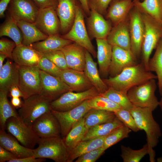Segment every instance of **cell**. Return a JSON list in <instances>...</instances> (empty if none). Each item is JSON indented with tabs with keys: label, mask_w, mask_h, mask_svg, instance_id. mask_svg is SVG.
I'll return each instance as SVG.
<instances>
[{
	"label": "cell",
	"mask_w": 162,
	"mask_h": 162,
	"mask_svg": "<svg viewBox=\"0 0 162 162\" xmlns=\"http://www.w3.org/2000/svg\"><path fill=\"white\" fill-rule=\"evenodd\" d=\"M84 20L82 9L77 4L75 19L71 28L67 33L61 36L82 46L95 58L97 53L88 35Z\"/></svg>",
	"instance_id": "obj_7"
},
{
	"label": "cell",
	"mask_w": 162,
	"mask_h": 162,
	"mask_svg": "<svg viewBox=\"0 0 162 162\" xmlns=\"http://www.w3.org/2000/svg\"><path fill=\"white\" fill-rule=\"evenodd\" d=\"M17 158L10 152L0 146V162H10Z\"/></svg>",
	"instance_id": "obj_50"
},
{
	"label": "cell",
	"mask_w": 162,
	"mask_h": 162,
	"mask_svg": "<svg viewBox=\"0 0 162 162\" xmlns=\"http://www.w3.org/2000/svg\"><path fill=\"white\" fill-rule=\"evenodd\" d=\"M39 9L32 0H12L7 10L8 15L16 22L34 23Z\"/></svg>",
	"instance_id": "obj_12"
},
{
	"label": "cell",
	"mask_w": 162,
	"mask_h": 162,
	"mask_svg": "<svg viewBox=\"0 0 162 162\" xmlns=\"http://www.w3.org/2000/svg\"><path fill=\"white\" fill-rule=\"evenodd\" d=\"M161 97L160 99V101H159V105L161 111H162V94L161 95Z\"/></svg>",
	"instance_id": "obj_57"
},
{
	"label": "cell",
	"mask_w": 162,
	"mask_h": 162,
	"mask_svg": "<svg viewBox=\"0 0 162 162\" xmlns=\"http://www.w3.org/2000/svg\"><path fill=\"white\" fill-rule=\"evenodd\" d=\"M8 92L0 90V129H5L7 120L10 118L19 116L15 108L8 98Z\"/></svg>",
	"instance_id": "obj_37"
},
{
	"label": "cell",
	"mask_w": 162,
	"mask_h": 162,
	"mask_svg": "<svg viewBox=\"0 0 162 162\" xmlns=\"http://www.w3.org/2000/svg\"><path fill=\"white\" fill-rule=\"evenodd\" d=\"M140 130L146 135L147 143L149 149L150 160L154 162L155 152L153 148L158 144L162 133L160 126L154 119L152 109L148 108L133 106L130 110Z\"/></svg>",
	"instance_id": "obj_2"
},
{
	"label": "cell",
	"mask_w": 162,
	"mask_h": 162,
	"mask_svg": "<svg viewBox=\"0 0 162 162\" xmlns=\"http://www.w3.org/2000/svg\"><path fill=\"white\" fill-rule=\"evenodd\" d=\"M106 136L81 141L69 151L67 162H72L81 155L102 147Z\"/></svg>",
	"instance_id": "obj_30"
},
{
	"label": "cell",
	"mask_w": 162,
	"mask_h": 162,
	"mask_svg": "<svg viewBox=\"0 0 162 162\" xmlns=\"http://www.w3.org/2000/svg\"><path fill=\"white\" fill-rule=\"evenodd\" d=\"M156 50L152 58L149 59L148 69L156 74L158 80V85L160 95L162 94V38L155 48Z\"/></svg>",
	"instance_id": "obj_38"
},
{
	"label": "cell",
	"mask_w": 162,
	"mask_h": 162,
	"mask_svg": "<svg viewBox=\"0 0 162 162\" xmlns=\"http://www.w3.org/2000/svg\"><path fill=\"white\" fill-rule=\"evenodd\" d=\"M40 70L38 66H19V87L24 95V99L40 93L42 85Z\"/></svg>",
	"instance_id": "obj_9"
},
{
	"label": "cell",
	"mask_w": 162,
	"mask_h": 162,
	"mask_svg": "<svg viewBox=\"0 0 162 162\" xmlns=\"http://www.w3.org/2000/svg\"><path fill=\"white\" fill-rule=\"evenodd\" d=\"M124 125L116 116L112 121L94 126L88 129L82 140L107 136L117 128Z\"/></svg>",
	"instance_id": "obj_33"
},
{
	"label": "cell",
	"mask_w": 162,
	"mask_h": 162,
	"mask_svg": "<svg viewBox=\"0 0 162 162\" xmlns=\"http://www.w3.org/2000/svg\"><path fill=\"white\" fill-rule=\"evenodd\" d=\"M51 102L40 94L32 95L24 99L18 110V116L26 124L32 126L39 117L51 111Z\"/></svg>",
	"instance_id": "obj_6"
},
{
	"label": "cell",
	"mask_w": 162,
	"mask_h": 162,
	"mask_svg": "<svg viewBox=\"0 0 162 162\" xmlns=\"http://www.w3.org/2000/svg\"><path fill=\"white\" fill-rule=\"evenodd\" d=\"M43 56L31 46L22 44L17 46L14 49L12 60L19 66H38Z\"/></svg>",
	"instance_id": "obj_20"
},
{
	"label": "cell",
	"mask_w": 162,
	"mask_h": 162,
	"mask_svg": "<svg viewBox=\"0 0 162 162\" xmlns=\"http://www.w3.org/2000/svg\"><path fill=\"white\" fill-rule=\"evenodd\" d=\"M114 112L116 116L124 124L131 130L134 132H137L140 130L130 111L121 108Z\"/></svg>",
	"instance_id": "obj_43"
},
{
	"label": "cell",
	"mask_w": 162,
	"mask_h": 162,
	"mask_svg": "<svg viewBox=\"0 0 162 162\" xmlns=\"http://www.w3.org/2000/svg\"><path fill=\"white\" fill-rule=\"evenodd\" d=\"M157 161L158 162H162V157L158 158L157 159Z\"/></svg>",
	"instance_id": "obj_58"
},
{
	"label": "cell",
	"mask_w": 162,
	"mask_h": 162,
	"mask_svg": "<svg viewBox=\"0 0 162 162\" xmlns=\"http://www.w3.org/2000/svg\"><path fill=\"white\" fill-rule=\"evenodd\" d=\"M77 3L76 0H58L56 11L61 25V32L64 35L71 28L74 21Z\"/></svg>",
	"instance_id": "obj_19"
},
{
	"label": "cell",
	"mask_w": 162,
	"mask_h": 162,
	"mask_svg": "<svg viewBox=\"0 0 162 162\" xmlns=\"http://www.w3.org/2000/svg\"><path fill=\"white\" fill-rule=\"evenodd\" d=\"M99 94L108 98L119 105L121 108L129 111L133 106L127 94L112 88H109L104 92Z\"/></svg>",
	"instance_id": "obj_40"
},
{
	"label": "cell",
	"mask_w": 162,
	"mask_h": 162,
	"mask_svg": "<svg viewBox=\"0 0 162 162\" xmlns=\"http://www.w3.org/2000/svg\"><path fill=\"white\" fill-rule=\"evenodd\" d=\"M38 147L33 149L36 158H48L56 162H67L68 150L60 136L40 138Z\"/></svg>",
	"instance_id": "obj_3"
},
{
	"label": "cell",
	"mask_w": 162,
	"mask_h": 162,
	"mask_svg": "<svg viewBox=\"0 0 162 162\" xmlns=\"http://www.w3.org/2000/svg\"><path fill=\"white\" fill-rule=\"evenodd\" d=\"M133 5L132 0L115 1L108 10L107 17L115 26L126 19Z\"/></svg>",
	"instance_id": "obj_29"
},
{
	"label": "cell",
	"mask_w": 162,
	"mask_h": 162,
	"mask_svg": "<svg viewBox=\"0 0 162 162\" xmlns=\"http://www.w3.org/2000/svg\"><path fill=\"white\" fill-rule=\"evenodd\" d=\"M32 126L40 138L60 136L61 128L59 123L51 111L39 117Z\"/></svg>",
	"instance_id": "obj_17"
},
{
	"label": "cell",
	"mask_w": 162,
	"mask_h": 162,
	"mask_svg": "<svg viewBox=\"0 0 162 162\" xmlns=\"http://www.w3.org/2000/svg\"><path fill=\"white\" fill-rule=\"evenodd\" d=\"M79 1L83 10L87 14L89 15L90 10L88 6V0H79Z\"/></svg>",
	"instance_id": "obj_55"
},
{
	"label": "cell",
	"mask_w": 162,
	"mask_h": 162,
	"mask_svg": "<svg viewBox=\"0 0 162 162\" xmlns=\"http://www.w3.org/2000/svg\"><path fill=\"white\" fill-rule=\"evenodd\" d=\"M73 42L58 34L48 36L45 40L34 43L30 46L44 54L61 50L64 46Z\"/></svg>",
	"instance_id": "obj_28"
},
{
	"label": "cell",
	"mask_w": 162,
	"mask_h": 162,
	"mask_svg": "<svg viewBox=\"0 0 162 162\" xmlns=\"http://www.w3.org/2000/svg\"><path fill=\"white\" fill-rule=\"evenodd\" d=\"M12 0H0V17L4 18L5 16L4 12L10 2Z\"/></svg>",
	"instance_id": "obj_53"
},
{
	"label": "cell",
	"mask_w": 162,
	"mask_h": 162,
	"mask_svg": "<svg viewBox=\"0 0 162 162\" xmlns=\"http://www.w3.org/2000/svg\"><path fill=\"white\" fill-rule=\"evenodd\" d=\"M97 45V56L100 76L106 78L109 75L112 46L106 39H96Z\"/></svg>",
	"instance_id": "obj_26"
},
{
	"label": "cell",
	"mask_w": 162,
	"mask_h": 162,
	"mask_svg": "<svg viewBox=\"0 0 162 162\" xmlns=\"http://www.w3.org/2000/svg\"><path fill=\"white\" fill-rule=\"evenodd\" d=\"M38 66L40 70L51 75L59 77L62 70L44 55L40 59Z\"/></svg>",
	"instance_id": "obj_45"
},
{
	"label": "cell",
	"mask_w": 162,
	"mask_h": 162,
	"mask_svg": "<svg viewBox=\"0 0 162 162\" xmlns=\"http://www.w3.org/2000/svg\"><path fill=\"white\" fill-rule=\"evenodd\" d=\"M10 134L6 133L5 129H0V146L10 152L17 158L34 156L33 149L20 144L18 140Z\"/></svg>",
	"instance_id": "obj_25"
},
{
	"label": "cell",
	"mask_w": 162,
	"mask_h": 162,
	"mask_svg": "<svg viewBox=\"0 0 162 162\" xmlns=\"http://www.w3.org/2000/svg\"><path fill=\"white\" fill-rule=\"evenodd\" d=\"M155 80H150L128 91L127 96L133 106L149 108L153 111L159 106V101L155 95L157 87Z\"/></svg>",
	"instance_id": "obj_5"
},
{
	"label": "cell",
	"mask_w": 162,
	"mask_h": 162,
	"mask_svg": "<svg viewBox=\"0 0 162 162\" xmlns=\"http://www.w3.org/2000/svg\"><path fill=\"white\" fill-rule=\"evenodd\" d=\"M140 12L145 27L141 52V62L149 70L148 65L150 55L162 38V26L148 14Z\"/></svg>",
	"instance_id": "obj_4"
},
{
	"label": "cell",
	"mask_w": 162,
	"mask_h": 162,
	"mask_svg": "<svg viewBox=\"0 0 162 162\" xmlns=\"http://www.w3.org/2000/svg\"><path fill=\"white\" fill-rule=\"evenodd\" d=\"M129 20L131 51L137 58L141 52L145 27L141 13L135 6L134 8L130 12Z\"/></svg>",
	"instance_id": "obj_13"
},
{
	"label": "cell",
	"mask_w": 162,
	"mask_h": 162,
	"mask_svg": "<svg viewBox=\"0 0 162 162\" xmlns=\"http://www.w3.org/2000/svg\"><path fill=\"white\" fill-rule=\"evenodd\" d=\"M23 146L33 149L39 140L32 126L24 122L19 116L11 117L7 121L5 128Z\"/></svg>",
	"instance_id": "obj_8"
},
{
	"label": "cell",
	"mask_w": 162,
	"mask_h": 162,
	"mask_svg": "<svg viewBox=\"0 0 162 162\" xmlns=\"http://www.w3.org/2000/svg\"><path fill=\"white\" fill-rule=\"evenodd\" d=\"M121 156L124 162H139L149 153V148L147 143L138 150H134L123 145L121 146Z\"/></svg>",
	"instance_id": "obj_39"
},
{
	"label": "cell",
	"mask_w": 162,
	"mask_h": 162,
	"mask_svg": "<svg viewBox=\"0 0 162 162\" xmlns=\"http://www.w3.org/2000/svg\"><path fill=\"white\" fill-rule=\"evenodd\" d=\"M99 94L94 86L81 92L69 91L51 102L52 110L60 112L67 111L79 105L85 100Z\"/></svg>",
	"instance_id": "obj_10"
},
{
	"label": "cell",
	"mask_w": 162,
	"mask_h": 162,
	"mask_svg": "<svg viewBox=\"0 0 162 162\" xmlns=\"http://www.w3.org/2000/svg\"><path fill=\"white\" fill-rule=\"evenodd\" d=\"M46 160V159L36 158L34 156H32L16 159L11 160L10 162H43Z\"/></svg>",
	"instance_id": "obj_51"
},
{
	"label": "cell",
	"mask_w": 162,
	"mask_h": 162,
	"mask_svg": "<svg viewBox=\"0 0 162 162\" xmlns=\"http://www.w3.org/2000/svg\"><path fill=\"white\" fill-rule=\"evenodd\" d=\"M61 70L68 68L64 55L61 50L43 54Z\"/></svg>",
	"instance_id": "obj_44"
},
{
	"label": "cell",
	"mask_w": 162,
	"mask_h": 162,
	"mask_svg": "<svg viewBox=\"0 0 162 162\" xmlns=\"http://www.w3.org/2000/svg\"><path fill=\"white\" fill-rule=\"evenodd\" d=\"M69 68L84 71L86 64V50L75 43H72L61 50Z\"/></svg>",
	"instance_id": "obj_21"
},
{
	"label": "cell",
	"mask_w": 162,
	"mask_h": 162,
	"mask_svg": "<svg viewBox=\"0 0 162 162\" xmlns=\"http://www.w3.org/2000/svg\"><path fill=\"white\" fill-rule=\"evenodd\" d=\"M125 20L112 28L106 40L112 46H117L131 51L129 23Z\"/></svg>",
	"instance_id": "obj_22"
},
{
	"label": "cell",
	"mask_w": 162,
	"mask_h": 162,
	"mask_svg": "<svg viewBox=\"0 0 162 162\" xmlns=\"http://www.w3.org/2000/svg\"><path fill=\"white\" fill-rule=\"evenodd\" d=\"M113 0H88L90 10H94L102 15L105 13L110 3Z\"/></svg>",
	"instance_id": "obj_48"
},
{
	"label": "cell",
	"mask_w": 162,
	"mask_h": 162,
	"mask_svg": "<svg viewBox=\"0 0 162 162\" xmlns=\"http://www.w3.org/2000/svg\"><path fill=\"white\" fill-rule=\"evenodd\" d=\"M16 46L13 41L2 38L0 40V53L5 55L7 58L12 60L13 52Z\"/></svg>",
	"instance_id": "obj_47"
},
{
	"label": "cell",
	"mask_w": 162,
	"mask_h": 162,
	"mask_svg": "<svg viewBox=\"0 0 162 162\" xmlns=\"http://www.w3.org/2000/svg\"><path fill=\"white\" fill-rule=\"evenodd\" d=\"M91 109L89 106L87 100L67 111L60 112L52 110L51 112L59 123L61 134L62 136L64 138L72 127Z\"/></svg>",
	"instance_id": "obj_11"
},
{
	"label": "cell",
	"mask_w": 162,
	"mask_h": 162,
	"mask_svg": "<svg viewBox=\"0 0 162 162\" xmlns=\"http://www.w3.org/2000/svg\"><path fill=\"white\" fill-rule=\"evenodd\" d=\"M34 23L48 36L59 34L61 31L60 21L56 9L53 8L40 9Z\"/></svg>",
	"instance_id": "obj_15"
},
{
	"label": "cell",
	"mask_w": 162,
	"mask_h": 162,
	"mask_svg": "<svg viewBox=\"0 0 162 162\" xmlns=\"http://www.w3.org/2000/svg\"><path fill=\"white\" fill-rule=\"evenodd\" d=\"M105 150L102 147L84 154L78 158L75 162H95Z\"/></svg>",
	"instance_id": "obj_46"
},
{
	"label": "cell",
	"mask_w": 162,
	"mask_h": 162,
	"mask_svg": "<svg viewBox=\"0 0 162 162\" xmlns=\"http://www.w3.org/2000/svg\"><path fill=\"white\" fill-rule=\"evenodd\" d=\"M134 3L140 12L148 14L162 26V0H136Z\"/></svg>",
	"instance_id": "obj_34"
},
{
	"label": "cell",
	"mask_w": 162,
	"mask_h": 162,
	"mask_svg": "<svg viewBox=\"0 0 162 162\" xmlns=\"http://www.w3.org/2000/svg\"><path fill=\"white\" fill-rule=\"evenodd\" d=\"M138 63L137 58L131 51L113 46L109 70V77L115 76L125 68Z\"/></svg>",
	"instance_id": "obj_16"
},
{
	"label": "cell",
	"mask_w": 162,
	"mask_h": 162,
	"mask_svg": "<svg viewBox=\"0 0 162 162\" xmlns=\"http://www.w3.org/2000/svg\"><path fill=\"white\" fill-rule=\"evenodd\" d=\"M9 92L10 95L12 98L22 97L24 98V95L18 86L12 87L10 89Z\"/></svg>",
	"instance_id": "obj_52"
},
{
	"label": "cell",
	"mask_w": 162,
	"mask_h": 162,
	"mask_svg": "<svg viewBox=\"0 0 162 162\" xmlns=\"http://www.w3.org/2000/svg\"><path fill=\"white\" fill-rule=\"evenodd\" d=\"M7 56L4 54L2 53H0V70L2 68L3 65V62Z\"/></svg>",
	"instance_id": "obj_56"
},
{
	"label": "cell",
	"mask_w": 162,
	"mask_h": 162,
	"mask_svg": "<svg viewBox=\"0 0 162 162\" xmlns=\"http://www.w3.org/2000/svg\"><path fill=\"white\" fill-rule=\"evenodd\" d=\"M11 103L13 106L16 108H20L22 104L20 97L12 98Z\"/></svg>",
	"instance_id": "obj_54"
},
{
	"label": "cell",
	"mask_w": 162,
	"mask_h": 162,
	"mask_svg": "<svg viewBox=\"0 0 162 162\" xmlns=\"http://www.w3.org/2000/svg\"><path fill=\"white\" fill-rule=\"evenodd\" d=\"M86 131L83 117L72 127L63 139L68 152L82 141Z\"/></svg>",
	"instance_id": "obj_36"
},
{
	"label": "cell",
	"mask_w": 162,
	"mask_h": 162,
	"mask_svg": "<svg viewBox=\"0 0 162 162\" xmlns=\"http://www.w3.org/2000/svg\"><path fill=\"white\" fill-rule=\"evenodd\" d=\"M22 35V44L30 46L32 44L46 39L48 36L40 31L34 23L24 21L16 22Z\"/></svg>",
	"instance_id": "obj_31"
},
{
	"label": "cell",
	"mask_w": 162,
	"mask_h": 162,
	"mask_svg": "<svg viewBox=\"0 0 162 162\" xmlns=\"http://www.w3.org/2000/svg\"><path fill=\"white\" fill-rule=\"evenodd\" d=\"M131 130L123 125L106 136L102 147L106 150L124 139L127 138Z\"/></svg>",
	"instance_id": "obj_42"
},
{
	"label": "cell",
	"mask_w": 162,
	"mask_h": 162,
	"mask_svg": "<svg viewBox=\"0 0 162 162\" xmlns=\"http://www.w3.org/2000/svg\"><path fill=\"white\" fill-rule=\"evenodd\" d=\"M42 89L40 94L50 102L56 100L71 88L59 77L40 70Z\"/></svg>",
	"instance_id": "obj_14"
},
{
	"label": "cell",
	"mask_w": 162,
	"mask_h": 162,
	"mask_svg": "<svg viewBox=\"0 0 162 162\" xmlns=\"http://www.w3.org/2000/svg\"><path fill=\"white\" fill-rule=\"evenodd\" d=\"M88 25L92 36L96 39H106L112 28L110 23L94 10H90Z\"/></svg>",
	"instance_id": "obj_23"
},
{
	"label": "cell",
	"mask_w": 162,
	"mask_h": 162,
	"mask_svg": "<svg viewBox=\"0 0 162 162\" xmlns=\"http://www.w3.org/2000/svg\"><path fill=\"white\" fill-rule=\"evenodd\" d=\"M116 117L114 112L91 109L86 113L83 118L87 131L94 126L110 122Z\"/></svg>",
	"instance_id": "obj_32"
},
{
	"label": "cell",
	"mask_w": 162,
	"mask_h": 162,
	"mask_svg": "<svg viewBox=\"0 0 162 162\" xmlns=\"http://www.w3.org/2000/svg\"><path fill=\"white\" fill-rule=\"evenodd\" d=\"M89 106L92 109L114 112L121 107L108 98L100 94L88 100Z\"/></svg>",
	"instance_id": "obj_41"
},
{
	"label": "cell",
	"mask_w": 162,
	"mask_h": 162,
	"mask_svg": "<svg viewBox=\"0 0 162 162\" xmlns=\"http://www.w3.org/2000/svg\"><path fill=\"white\" fill-rule=\"evenodd\" d=\"M7 36L10 38L16 46L22 44L23 37L22 33L16 22L8 15L0 27V37Z\"/></svg>",
	"instance_id": "obj_35"
},
{
	"label": "cell",
	"mask_w": 162,
	"mask_h": 162,
	"mask_svg": "<svg viewBox=\"0 0 162 162\" xmlns=\"http://www.w3.org/2000/svg\"><path fill=\"white\" fill-rule=\"evenodd\" d=\"M59 78L73 92L85 91L93 86L84 71L68 68L61 70Z\"/></svg>",
	"instance_id": "obj_18"
},
{
	"label": "cell",
	"mask_w": 162,
	"mask_h": 162,
	"mask_svg": "<svg viewBox=\"0 0 162 162\" xmlns=\"http://www.w3.org/2000/svg\"><path fill=\"white\" fill-rule=\"evenodd\" d=\"M9 59L0 70V90L9 92L13 86L19 87V66Z\"/></svg>",
	"instance_id": "obj_24"
},
{
	"label": "cell",
	"mask_w": 162,
	"mask_h": 162,
	"mask_svg": "<svg viewBox=\"0 0 162 162\" xmlns=\"http://www.w3.org/2000/svg\"><path fill=\"white\" fill-rule=\"evenodd\" d=\"M85 55L86 64L84 72L99 94L103 93L109 88L101 78L97 63L94 61L91 54L86 50Z\"/></svg>",
	"instance_id": "obj_27"
},
{
	"label": "cell",
	"mask_w": 162,
	"mask_h": 162,
	"mask_svg": "<svg viewBox=\"0 0 162 162\" xmlns=\"http://www.w3.org/2000/svg\"><path fill=\"white\" fill-rule=\"evenodd\" d=\"M102 79L108 88L127 94L132 87L150 80L157 79V77L141 62L125 68L115 76Z\"/></svg>",
	"instance_id": "obj_1"
},
{
	"label": "cell",
	"mask_w": 162,
	"mask_h": 162,
	"mask_svg": "<svg viewBox=\"0 0 162 162\" xmlns=\"http://www.w3.org/2000/svg\"><path fill=\"white\" fill-rule=\"evenodd\" d=\"M40 9L53 8L56 9L58 0H32Z\"/></svg>",
	"instance_id": "obj_49"
}]
</instances>
